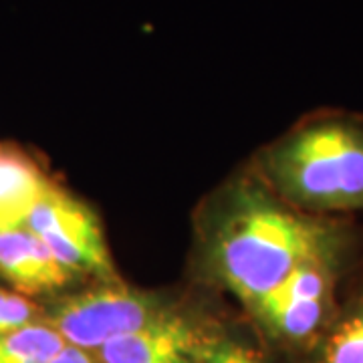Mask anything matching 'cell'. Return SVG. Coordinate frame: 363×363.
Returning <instances> with one entry per match:
<instances>
[{
  "label": "cell",
  "mask_w": 363,
  "mask_h": 363,
  "mask_svg": "<svg viewBox=\"0 0 363 363\" xmlns=\"http://www.w3.org/2000/svg\"><path fill=\"white\" fill-rule=\"evenodd\" d=\"M345 250L341 224L298 212L259 186L226 196L206 236L210 271L248 309L303 262Z\"/></svg>",
  "instance_id": "1"
},
{
  "label": "cell",
  "mask_w": 363,
  "mask_h": 363,
  "mask_svg": "<svg viewBox=\"0 0 363 363\" xmlns=\"http://www.w3.org/2000/svg\"><path fill=\"white\" fill-rule=\"evenodd\" d=\"M274 196L298 212L363 210V123L327 116L303 123L264 156Z\"/></svg>",
  "instance_id": "2"
},
{
  "label": "cell",
  "mask_w": 363,
  "mask_h": 363,
  "mask_svg": "<svg viewBox=\"0 0 363 363\" xmlns=\"http://www.w3.org/2000/svg\"><path fill=\"white\" fill-rule=\"evenodd\" d=\"M343 255L303 262L248 311L286 350L311 355L337 315L335 291Z\"/></svg>",
  "instance_id": "3"
},
{
  "label": "cell",
  "mask_w": 363,
  "mask_h": 363,
  "mask_svg": "<svg viewBox=\"0 0 363 363\" xmlns=\"http://www.w3.org/2000/svg\"><path fill=\"white\" fill-rule=\"evenodd\" d=\"M168 311L172 307L162 297L113 281L55 301L45 321L67 345L95 353L109 341L130 335Z\"/></svg>",
  "instance_id": "4"
},
{
  "label": "cell",
  "mask_w": 363,
  "mask_h": 363,
  "mask_svg": "<svg viewBox=\"0 0 363 363\" xmlns=\"http://www.w3.org/2000/svg\"><path fill=\"white\" fill-rule=\"evenodd\" d=\"M67 271L91 274L101 283L117 281L99 218L81 200L49 186L25 220Z\"/></svg>",
  "instance_id": "5"
},
{
  "label": "cell",
  "mask_w": 363,
  "mask_h": 363,
  "mask_svg": "<svg viewBox=\"0 0 363 363\" xmlns=\"http://www.w3.org/2000/svg\"><path fill=\"white\" fill-rule=\"evenodd\" d=\"M210 329L172 309L130 335L95 351L99 363H198V351Z\"/></svg>",
  "instance_id": "6"
},
{
  "label": "cell",
  "mask_w": 363,
  "mask_h": 363,
  "mask_svg": "<svg viewBox=\"0 0 363 363\" xmlns=\"http://www.w3.org/2000/svg\"><path fill=\"white\" fill-rule=\"evenodd\" d=\"M0 277L26 295L57 291L73 279L39 236L25 226L0 230Z\"/></svg>",
  "instance_id": "7"
},
{
  "label": "cell",
  "mask_w": 363,
  "mask_h": 363,
  "mask_svg": "<svg viewBox=\"0 0 363 363\" xmlns=\"http://www.w3.org/2000/svg\"><path fill=\"white\" fill-rule=\"evenodd\" d=\"M49 186L51 182L28 157L0 152V230L23 226Z\"/></svg>",
  "instance_id": "8"
},
{
  "label": "cell",
  "mask_w": 363,
  "mask_h": 363,
  "mask_svg": "<svg viewBox=\"0 0 363 363\" xmlns=\"http://www.w3.org/2000/svg\"><path fill=\"white\" fill-rule=\"evenodd\" d=\"M309 357L311 363H363V295L339 309Z\"/></svg>",
  "instance_id": "9"
},
{
  "label": "cell",
  "mask_w": 363,
  "mask_h": 363,
  "mask_svg": "<svg viewBox=\"0 0 363 363\" xmlns=\"http://www.w3.org/2000/svg\"><path fill=\"white\" fill-rule=\"evenodd\" d=\"M65 345L51 325L40 319L0 333V363H49Z\"/></svg>",
  "instance_id": "10"
},
{
  "label": "cell",
  "mask_w": 363,
  "mask_h": 363,
  "mask_svg": "<svg viewBox=\"0 0 363 363\" xmlns=\"http://www.w3.org/2000/svg\"><path fill=\"white\" fill-rule=\"evenodd\" d=\"M198 363H264L259 351L210 331L198 351Z\"/></svg>",
  "instance_id": "11"
},
{
  "label": "cell",
  "mask_w": 363,
  "mask_h": 363,
  "mask_svg": "<svg viewBox=\"0 0 363 363\" xmlns=\"http://www.w3.org/2000/svg\"><path fill=\"white\" fill-rule=\"evenodd\" d=\"M40 321V309L26 297L0 289V333Z\"/></svg>",
  "instance_id": "12"
},
{
  "label": "cell",
  "mask_w": 363,
  "mask_h": 363,
  "mask_svg": "<svg viewBox=\"0 0 363 363\" xmlns=\"http://www.w3.org/2000/svg\"><path fill=\"white\" fill-rule=\"evenodd\" d=\"M49 363H99L95 353L85 350H79L73 345H65L63 350L59 351Z\"/></svg>",
  "instance_id": "13"
}]
</instances>
